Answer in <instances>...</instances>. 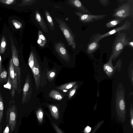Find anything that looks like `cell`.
<instances>
[{"mask_svg": "<svg viewBox=\"0 0 133 133\" xmlns=\"http://www.w3.org/2000/svg\"><path fill=\"white\" fill-rule=\"evenodd\" d=\"M11 45L12 58L15 71L17 74L18 81L17 92L19 94L21 90V70L19 59L18 42L12 32L10 37Z\"/></svg>", "mask_w": 133, "mask_h": 133, "instance_id": "1", "label": "cell"}, {"mask_svg": "<svg viewBox=\"0 0 133 133\" xmlns=\"http://www.w3.org/2000/svg\"><path fill=\"white\" fill-rule=\"evenodd\" d=\"M9 26L4 23L0 39V54L1 56L7 53H11L10 37L12 33Z\"/></svg>", "mask_w": 133, "mask_h": 133, "instance_id": "2", "label": "cell"}, {"mask_svg": "<svg viewBox=\"0 0 133 133\" xmlns=\"http://www.w3.org/2000/svg\"><path fill=\"white\" fill-rule=\"evenodd\" d=\"M129 39L127 38L125 34L120 32H117L115 35V37L112 45L111 55L113 58H116L118 56L127 46Z\"/></svg>", "mask_w": 133, "mask_h": 133, "instance_id": "3", "label": "cell"}, {"mask_svg": "<svg viewBox=\"0 0 133 133\" xmlns=\"http://www.w3.org/2000/svg\"><path fill=\"white\" fill-rule=\"evenodd\" d=\"M133 0H128L115 9L113 11L112 17L123 19L128 17H133Z\"/></svg>", "mask_w": 133, "mask_h": 133, "instance_id": "4", "label": "cell"}, {"mask_svg": "<svg viewBox=\"0 0 133 133\" xmlns=\"http://www.w3.org/2000/svg\"><path fill=\"white\" fill-rule=\"evenodd\" d=\"M28 64L31 68L35 78L36 89H37L41 82V71L39 65L32 52L30 53Z\"/></svg>", "mask_w": 133, "mask_h": 133, "instance_id": "5", "label": "cell"}, {"mask_svg": "<svg viewBox=\"0 0 133 133\" xmlns=\"http://www.w3.org/2000/svg\"><path fill=\"white\" fill-rule=\"evenodd\" d=\"M131 23L129 22L125 21L122 25L113 29L103 34H95L92 36L90 40H95L99 42L105 37L111 35L121 31L129 29Z\"/></svg>", "mask_w": 133, "mask_h": 133, "instance_id": "6", "label": "cell"}, {"mask_svg": "<svg viewBox=\"0 0 133 133\" xmlns=\"http://www.w3.org/2000/svg\"><path fill=\"white\" fill-rule=\"evenodd\" d=\"M9 75L10 76L12 84V90L11 92L12 99H14L15 91L18 89V81L17 74L15 71L12 58L9 61L8 69Z\"/></svg>", "mask_w": 133, "mask_h": 133, "instance_id": "7", "label": "cell"}, {"mask_svg": "<svg viewBox=\"0 0 133 133\" xmlns=\"http://www.w3.org/2000/svg\"><path fill=\"white\" fill-rule=\"evenodd\" d=\"M79 17L80 21L83 23L93 22L95 21L102 19L107 16V15H94L76 12Z\"/></svg>", "mask_w": 133, "mask_h": 133, "instance_id": "8", "label": "cell"}, {"mask_svg": "<svg viewBox=\"0 0 133 133\" xmlns=\"http://www.w3.org/2000/svg\"><path fill=\"white\" fill-rule=\"evenodd\" d=\"M8 23L11 31L17 34L23 28L22 23L20 19L16 16L9 17L8 19Z\"/></svg>", "mask_w": 133, "mask_h": 133, "instance_id": "9", "label": "cell"}, {"mask_svg": "<svg viewBox=\"0 0 133 133\" xmlns=\"http://www.w3.org/2000/svg\"><path fill=\"white\" fill-rule=\"evenodd\" d=\"M17 113L16 105L13 103L10 109L8 119V124L11 132L14 131L16 127Z\"/></svg>", "mask_w": 133, "mask_h": 133, "instance_id": "10", "label": "cell"}, {"mask_svg": "<svg viewBox=\"0 0 133 133\" xmlns=\"http://www.w3.org/2000/svg\"><path fill=\"white\" fill-rule=\"evenodd\" d=\"M30 84L29 76H27L25 80V83L24 86L23 90V96L22 102L24 104L27 101L30 93Z\"/></svg>", "mask_w": 133, "mask_h": 133, "instance_id": "11", "label": "cell"}, {"mask_svg": "<svg viewBox=\"0 0 133 133\" xmlns=\"http://www.w3.org/2000/svg\"><path fill=\"white\" fill-rule=\"evenodd\" d=\"M72 4L74 6L78 9L81 13L92 14L91 12L79 0H75L72 1Z\"/></svg>", "mask_w": 133, "mask_h": 133, "instance_id": "12", "label": "cell"}, {"mask_svg": "<svg viewBox=\"0 0 133 133\" xmlns=\"http://www.w3.org/2000/svg\"><path fill=\"white\" fill-rule=\"evenodd\" d=\"M99 41L95 40H90L87 48V52L89 54H91L100 47Z\"/></svg>", "mask_w": 133, "mask_h": 133, "instance_id": "13", "label": "cell"}, {"mask_svg": "<svg viewBox=\"0 0 133 133\" xmlns=\"http://www.w3.org/2000/svg\"><path fill=\"white\" fill-rule=\"evenodd\" d=\"M19 2L18 0H0V5L8 8L12 9Z\"/></svg>", "mask_w": 133, "mask_h": 133, "instance_id": "14", "label": "cell"}, {"mask_svg": "<svg viewBox=\"0 0 133 133\" xmlns=\"http://www.w3.org/2000/svg\"><path fill=\"white\" fill-rule=\"evenodd\" d=\"M63 34L65 37L69 42L70 44L69 45H71L72 48L75 49L76 47L75 43L74 41V38L71 35L68 30L66 29H64L63 30Z\"/></svg>", "mask_w": 133, "mask_h": 133, "instance_id": "15", "label": "cell"}, {"mask_svg": "<svg viewBox=\"0 0 133 133\" xmlns=\"http://www.w3.org/2000/svg\"><path fill=\"white\" fill-rule=\"evenodd\" d=\"M123 20V19L116 18L107 22L105 24L107 28H111L117 25Z\"/></svg>", "mask_w": 133, "mask_h": 133, "instance_id": "16", "label": "cell"}, {"mask_svg": "<svg viewBox=\"0 0 133 133\" xmlns=\"http://www.w3.org/2000/svg\"><path fill=\"white\" fill-rule=\"evenodd\" d=\"M51 115L55 119H58L59 118V113L57 108L55 105H48Z\"/></svg>", "mask_w": 133, "mask_h": 133, "instance_id": "17", "label": "cell"}, {"mask_svg": "<svg viewBox=\"0 0 133 133\" xmlns=\"http://www.w3.org/2000/svg\"><path fill=\"white\" fill-rule=\"evenodd\" d=\"M76 83V82L66 83L56 88L57 89L63 92L67 91V90L71 88Z\"/></svg>", "mask_w": 133, "mask_h": 133, "instance_id": "18", "label": "cell"}, {"mask_svg": "<svg viewBox=\"0 0 133 133\" xmlns=\"http://www.w3.org/2000/svg\"><path fill=\"white\" fill-rule=\"evenodd\" d=\"M49 96L50 97L57 100H60L63 98V96L59 92L54 90L51 91Z\"/></svg>", "mask_w": 133, "mask_h": 133, "instance_id": "19", "label": "cell"}, {"mask_svg": "<svg viewBox=\"0 0 133 133\" xmlns=\"http://www.w3.org/2000/svg\"><path fill=\"white\" fill-rule=\"evenodd\" d=\"M60 56L65 60L69 59V56L64 48L61 47L58 51Z\"/></svg>", "mask_w": 133, "mask_h": 133, "instance_id": "20", "label": "cell"}, {"mask_svg": "<svg viewBox=\"0 0 133 133\" xmlns=\"http://www.w3.org/2000/svg\"><path fill=\"white\" fill-rule=\"evenodd\" d=\"M4 106L3 98L0 92V125L2 122L3 113Z\"/></svg>", "mask_w": 133, "mask_h": 133, "instance_id": "21", "label": "cell"}, {"mask_svg": "<svg viewBox=\"0 0 133 133\" xmlns=\"http://www.w3.org/2000/svg\"><path fill=\"white\" fill-rule=\"evenodd\" d=\"M46 41L45 37L40 31L39 32L38 38L37 40V43L41 46H43Z\"/></svg>", "mask_w": 133, "mask_h": 133, "instance_id": "22", "label": "cell"}, {"mask_svg": "<svg viewBox=\"0 0 133 133\" xmlns=\"http://www.w3.org/2000/svg\"><path fill=\"white\" fill-rule=\"evenodd\" d=\"M36 115L38 122L42 123L43 121V114L41 108L39 109L36 112Z\"/></svg>", "mask_w": 133, "mask_h": 133, "instance_id": "23", "label": "cell"}, {"mask_svg": "<svg viewBox=\"0 0 133 133\" xmlns=\"http://www.w3.org/2000/svg\"><path fill=\"white\" fill-rule=\"evenodd\" d=\"M7 73L5 69H2V71L0 73V82L2 83L6 80Z\"/></svg>", "mask_w": 133, "mask_h": 133, "instance_id": "24", "label": "cell"}, {"mask_svg": "<svg viewBox=\"0 0 133 133\" xmlns=\"http://www.w3.org/2000/svg\"><path fill=\"white\" fill-rule=\"evenodd\" d=\"M47 77L49 80L53 79L55 78L56 73L55 71L52 70L49 71L47 74Z\"/></svg>", "mask_w": 133, "mask_h": 133, "instance_id": "25", "label": "cell"}, {"mask_svg": "<svg viewBox=\"0 0 133 133\" xmlns=\"http://www.w3.org/2000/svg\"><path fill=\"white\" fill-rule=\"evenodd\" d=\"M4 87L5 88L9 89L10 90H11L12 89V84L11 81L10 76L8 75L7 82L6 84L4 85Z\"/></svg>", "mask_w": 133, "mask_h": 133, "instance_id": "26", "label": "cell"}, {"mask_svg": "<svg viewBox=\"0 0 133 133\" xmlns=\"http://www.w3.org/2000/svg\"><path fill=\"white\" fill-rule=\"evenodd\" d=\"M99 3L104 6H106L110 4L109 0H99Z\"/></svg>", "mask_w": 133, "mask_h": 133, "instance_id": "27", "label": "cell"}, {"mask_svg": "<svg viewBox=\"0 0 133 133\" xmlns=\"http://www.w3.org/2000/svg\"><path fill=\"white\" fill-rule=\"evenodd\" d=\"M53 126L57 133H63L62 130L55 124L53 123Z\"/></svg>", "mask_w": 133, "mask_h": 133, "instance_id": "28", "label": "cell"}, {"mask_svg": "<svg viewBox=\"0 0 133 133\" xmlns=\"http://www.w3.org/2000/svg\"><path fill=\"white\" fill-rule=\"evenodd\" d=\"M76 87L72 89L69 92L68 94V97L69 98H70L76 92Z\"/></svg>", "mask_w": 133, "mask_h": 133, "instance_id": "29", "label": "cell"}, {"mask_svg": "<svg viewBox=\"0 0 133 133\" xmlns=\"http://www.w3.org/2000/svg\"><path fill=\"white\" fill-rule=\"evenodd\" d=\"M119 105L120 108L121 110H123L124 109L125 107L124 103L123 100H121L120 101Z\"/></svg>", "mask_w": 133, "mask_h": 133, "instance_id": "30", "label": "cell"}, {"mask_svg": "<svg viewBox=\"0 0 133 133\" xmlns=\"http://www.w3.org/2000/svg\"><path fill=\"white\" fill-rule=\"evenodd\" d=\"M6 125L3 131V133H9V124H6Z\"/></svg>", "mask_w": 133, "mask_h": 133, "instance_id": "31", "label": "cell"}, {"mask_svg": "<svg viewBox=\"0 0 133 133\" xmlns=\"http://www.w3.org/2000/svg\"><path fill=\"white\" fill-rule=\"evenodd\" d=\"M91 130V128L88 126L85 128L84 132L85 133H88L90 132Z\"/></svg>", "mask_w": 133, "mask_h": 133, "instance_id": "32", "label": "cell"}, {"mask_svg": "<svg viewBox=\"0 0 133 133\" xmlns=\"http://www.w3.org/2000/svg\"><path fill=\"white\" fill-rule=\"evenodd\" d=\"M127 46H128L130 48L133 49V42L132 41H129L127 43Z\"/></svg>", "mask_w": 133, "mask_h": 133, "instance_id": "33", "label": "cell"}, {"mask_svg": "<svg viewBox=\"0 0 133 133\" xmlns=\"http://www.w3.org/2000/svg\"><path fill=\"white\" fill-rule=\"evenodd\" d=\"M36 18L38 22H40L41 20V17L39 14L37 13L36 15Z\"/></svg>", "mask_w": 133, "mask_h": 133, "instance_id": "34", "label": "cell"}, {"mask_svg": "<svg viewBox=\"0 0 133 133\" xmlns=\"http://www.w3.org/2000/svg\"><path fill=\"white\" fill-rule=\"evenodd\" d=\"M106 69L109 72H111L112 71L113 69L112 68L109 66H107L105 67Z\"/></svg>", "mask_w": 133, "mask_h": 133, "instance_id": "35", "label": "cell"}, {"mask_svg": "<svg viewBox=\"0 0 133 133\" xmlns=\"http://www.w3.org/2000/svg\"><path fill=\"white\" fill-rule=\"evenodd\" d=\"M47 20L49 22L51 23L52 22V18L49 15H47Z\"/></svg>", "mask_w": 133, "mask_h": 133, "instance_id": "36", "label": "cell"}, {"mask_svg": "<svg viewBox=\"0 0 133 133\" xmlns=\"http://www.w3.org/2000/svg\"><path fill=\"white\" fill-rule=\"evenodd\" d=\"M2 59L1 56L0 54V73L1 72L2 70Z\"/></svg>", "mask_w": 133, "mask_h": 133, "instance_id": "37", "label": "cell"}, {"mask_svg": "<svg viewBox=\"0 0 133 133\" xmlns=\"http://www.w3.org/2000/svg\"><path fill=\"white\" fill-rule=\"evenodd\" d=\"M131 124L132 125V127L133 126V118L132 119L131 121Z\"/></svg>", "mask_w": 133, "mask_h": 133, "instance_id": "38", "label": "cell"}, {"mask_svg": "<svg viewBox=\"0 0 133 133\" xmlns=\"http://www.w3.org/2000/svg\"><path fill=\"white\" fill-rule=\"evenodd\" d=\"M2 19V18H1V17H0V21H1V20Z\"/></svg>", "mask_w": 133, "mask_h": 133, "instance_id": "39", "label": "cell"}, {"mask_svg": "<svg viewBox=\"0 0 133 133\" xmlns=\"http://www.w3.org/2000/svg\"><path fill=\"white\" fill-rule=\"evenodd\" d=\"M1 34L0 33V39L1 38Z\"/></svg>", "mask_w": 133, "mask_h": 133, "instance_id": "40", "label": "cell"}]
</instances>
